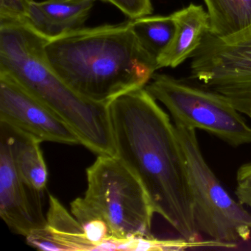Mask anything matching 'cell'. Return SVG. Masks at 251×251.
<instances>
[{"mask_svg": "<svg viewBox=\"0 0 251 251\" xmlns=\"http://www.w3.org/2000/svg\"><path fill=\"white\" fill-rule=\"evenodd\" d=\"M118 157L138 177L155 214L181 237L200 239L184 156L170 115L145 88L109 105Z\"/></svg>", "mask_w": 251, "mask_h": 251, "instance_id": "6da1fadb", "label": "cell"}, {"mask_svg": "<svg viewBox=\"0 0 251 251\" xmlns=\"http://www.w3.org/2000/svg\"><path fill=\"white\" fill-rule=\"evenodd\" d=\"M45 51L52 68L71 89L105 105L145 88L158 70L156 58L142 46L130 20L68 32L48 39Z\"/></svg>", "mask_w": 251, "mask_h": 251, "instance_id": "7a4b0ae2", "label": "cell"}, {"mask_svg": "<svg viewBox=\"0 0 251 251\" xmlns=\"http://www.w3.org/2000/svg\"><path fill=\"white\" fill-rule=\"evenodd\" d=\"M48 38L27 23H0V72L8 73L62 119L98 155H115L109 107L83 98L52 68Z\"/></svg>", "mask_w": 251, "mask_h": 251, "instance_id": "3957f363", "label": "cell"}, {"mask_svg": "<svg viewBox=\"0 0 251 251\" xmlns=\"http://www.w3.org/2000/svg\"><path fill=\"white\" fill-rule=\"evenodd\" d=\"M187 171L197 229L211 239L236 244L251 236V211L233 199L205 161L196 130L175 124Z\"/></svg>", "mask_w": 251, "mask_h": 251, "instance_id": "277c9868", "label": "cell"}, {"mask_svg": "<svg viewBox=\"0 0 251 251\" xmlns=\"http://www.w3.org/2000/svg\"><path fill=\"white\" fill-rule=\"evenodd\" d=\"M84 199L109 225L120 241L152 236L155 210L145 188L133 172L116 155H98L86 170Z\"/></svg>", "mask_w": 251, "mask_h": 251, "instance_id": "5b68a950", "label": "cell"}, {"mask_svg": "<svg viewBox=\"0 0 251 251\" xmlns=\"http://www.w3.org/2000/svg\"><path fill=\"white\" fill-rule=\"evenodd\" d=\"M145 88L165 107L174 124L204 130L230 146L251 144V126L217 92L158 73Z\"/></svg>", "mask_w": 251, "mask_h": 251, "instance_id": "8992f818", "label": "cell"}, {"mask_svg": "<svg viewBox=\"0 0 251 251\" xmlns=\"http://www.w3.org/2000/svg\"><path fill=\"white\" fill-rule=\"evenodd\" d=\"M191 80L251 114V26L228 37L205 35L192 57Z\"/></svg>", "mask_w": 251, "mask_h": 251, "instance_id": "52a82bcc", "label": "cell"}, {"mask_svg": "<svg viewBox=\"0 0 251 251\" xmlns=\"http://www.w3.org/2000/svg\"><path fill=\"white\" fill-rule=\"evenodd\" d=\"M0 122L41 142L81 145L74 130L11 75L0 72Z\"/></svg>", "mask_w": 251, "mask_h": 251, "instance_id": "ba28073f", "label": "cell"}, {"mask_svg": "<svg viewBox=\"0 0 251 251\" xmlns=\"http://www.w3.org/2000/svg\"><path fill=\"white\" fill-rule=\"evenodd\" d=\"M42 194L21 177L8 141L0 136V216L13 232L26 237L45 227Z\"/></svg>", "mask_w": 251, "mask_h": 251, "instance_id": "9c48e42d", "label": "cell"}, {"mask_svg": "<svg viewBox=\"0 0 251 251\" xmlns=\"http://www.w3.org/2000/svg\"><path fill=\"white\" fill-rule=\"evenodd\" d=\"M97 0L32 1L27 24L48 39L83 27Z\"/></svg>", "mask_w": 251, "mask_h": 251, "instance_id": "30bf717a", "label": "cell"}, {"mask_svg": "<svg viewBox=\"0 0 251 251\" xmlns=\"http://www.w3.org/2000/svg\"><path fill=\"white\" fill-rule=\"evenodd\" d=\"M171 16L176 33L167 49L157 58L158 70L176 68L192 58L210 30L208 12L201 5L189 4Z\"/></svg>", "mask_w": 251, "mask_h": 251, "instance_id": "8fae6325", "label": "cell"}, {"mask_svg": "<svg viewBox=\"0 0 251 251\" xmlns=\"http://www.w3.org/2000/svg\"><path fill=\"white\" fill-rule=\"evenodd\" d=\"M0 136L8 141L21 177L33 189L43 192L48 181V171L41 149L42 142L3 122H0Z\"/></svg>", "mask_w": 251, "mask_h": 251, "instance_id": "7c38bea8", "label": "cell"}, {"mask_svg": "<svg viewBox=\"0 0 251 251\" xmlns=\"http://www.w3.org/2000/svg\"><path fill=\"white\" fill-rule=\"evenodd\" d=\"M209 17L208 33L228 37L251 26V0H204Z\"/></svg>", "mask_w": 251, "mask_h": 251, "instance_id": "4fadbf2b", "label": "cell"}, {"mask_svg": "<svg viewBox=\"0 0 251 251\" xmlns=\"http://www.w3.org/2000/svg\"><path fill=\"white\" fill-rule=\"evenodd\" d=\"M49 209L45 227L62 251H93L83 227L52 195L49 197Z\"/></svg>", "mask_w": 251, "mask_h": 251, "instance_id": "5bb4252c", "label": "cell"}, {"mask_svg": "<svg viewBox=\"0 0 251 251\" xmlns=\"http://www.w3.org/2000/svg\"><path fill=\"white\" fill-rule=\"evenodd\" d=\"M130 23L142 46L156 60L167 49L176 33L171 15L146 16L130 20Z\"/></svg>", "mask_w": 251, "mask_h": 251, "instance_id": "9a60e30c", "label": "cell"}, {"mask_svg": "<svg viewBox=\"0 0 251 251\" xmlns=\"http://www.w3.org/2000/svg\"><path fill=\"white\" fill-rule=\"evenodd\" d=\"M71 212L83 227L86 239L93 246V251H101L104 244L111 240H118L114 239L103 216L84 198L73 201Z\"/></svg>", "mask_w": 251, "mask_h": 251, "instance_id": "2e32d148", "label": "cell"}, {"mask_svg": "<svg viewBox=\"0 0 251 251\" xmlns=\"http://www.w3.org/2000/svg\"><path fill=\"white\" fill-rule=\"evenodd\" d=\"M33 0H0V23H27Z\"/></svg>", "mask_w": 251, "mask_h": 251, "instance_id": "e0dca14e", "label": "cell"}, {"mask_svg": "<svg viewBox=\"0 0 251 251\" xmlns=\"http://www.w3.org/2000/svg\"><path fill=\"white\" fill-rule=\"evenodd\" d=\"M118 8L130 20L150 16L153 12L151 0H100Z\"/></svg>", "mask_w": 251, "mask_h": 251, "instance_id": "ac0fdd59", "label": "cell"}, {"mask_svg": "<svg viewBox=\"0 0 251 251\" xmlns=\"http://www.w3.org/2000/svg\"><path fill=\"white\" fill-rule=\"evenodd\" d=\"M26 240L30 246L45 251H61L46 227L37 229L26 236Z\"/></svg>", "mask_w": 251, "mask_h": 251, "instance_id": "d6986e66", "label": "cell"}, {"mask_svg": "<svg viewBox=\"0 0 251 251\" xmlns=\"http://www.w3.org/2000/svg\"><path fill=\"white\" fill-rule=\"evenodd\" d=\"M235 195L238 201L251 211V177H236Z\"/></svg>", "mask_w": 251, "mask_h": 251, "instance_id": "ffe728a7", "label": "cell"}, {"mask_svg": "<svg viewBox=\"0 0 251 251\" xmlns=\"http://www.w3.org/2000/svg\"><path fill=\"white\" fill-rule=\"evenodd\" d=\"M236 177H251V162L247 163L239 167Z\"/></svg>", "mask_w": 251, "mask_h": 251, "instance_id": "44dd1931", "label": "cell"}, {"mask_svg": "<svg viewBox=\"0 0 251 251\" xmlns=\"http://www.w3.org/2000/svg\"><path fill=\"white\" fill-rule=\"evenodd\" d=\"M249 117H250V118H251V114H250V115H249Z\"/></svg>", "mask_w": 251, "mask_h": 251, "instance_id": "7402d4cb", "label": "cell"}]
</instances>
